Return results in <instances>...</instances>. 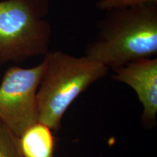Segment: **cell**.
I'll use <instances>...</instances> for the list:
<instances>
[{
  "mask_svg": "<svg viewBox=\"0 0 157 157\" xmlns=\"http://www.w3.org/2000/svg\"><path fill=\"white\" fill-rule=\"evenodd\" d=\"M157 5V0H99L97 7L101 10H108L118 7H129V6L148 5Z\"/></svg>",
  "mask_w": 157,
  "mask_h": 157,
  "instance_id": "8",
  "label": "cell"
},
{
  "mask_svg": "<svg viewBox=\"0 0 157 157\" xmlns=\"http://www.w3.org/2000/svg\"><path fill=\"white\" fill-rule=\"evenodd\" d=\"M44 60L36 96L38 120L52 131H58L70 105L109 69L85 56H74L60 50L50 51Z\"/></svg>",
  "mask_w": 157,
  "mask_h": 157,
  "instance_id": "2",
  "label": "cell"
},
{
  "mask_svg": "<svg viewBox=\"0 0 157 157\" xmlns=\"http://www.w3.org/2000/svg\"><path fill=\"white\" fill-rule=\"evenodd\" d=\"M53 131L42 122L35 123L19 137L23 157H53L56 138Z\"/></svg>",
  "mask_w": 157,
  "mask_h": 157,
  "instance_id": "6",
  "label": "cell"
},
{
  "mask_svg": "<svg viewBox=\"0 0 157 157\" xmlns=\"http://www.w3.org/2000/svg\"><path fill=\"white\" fill-rule=\"evenodd\" d=\"M50 0L0 2V64L50 52Z\"/></svg>",
  "mask_w": 157,
  "mask_h": 157,
  "instance_id": "3",
  "label": "cell"
},
{
  "mask_svg": "<svg viewBox=\"0 0 157 157\" xmlns=\"http://www.w3.org/2000/svg\"><path fill=\"white\" fill-rule=\"evenodd\" d=\"M113 71V79L132 88L142 104L143 127H154L157 116V58L135 60Z\"/></svg>",
  "mask_w": 157,
  "mask_h": 157,
  "instance_id": "5",
  "label": "cell"
},
{
  "mask_svg": "<svg viewBox=\"0 0 157 157\" xmlns=\"http://www.w3.org/2000/svg\"><path fill=\"white\" fill-rule=\"evenodd\" d=\"M85 56L114 71L157 53V5L148 4L105 10Z\"/></svg>",
  "mask_w": 157,
  "mask_h": 157,
  "instance_id": "1",
  "label": "cell"
},
{
  "mask_svg": "<svg viewBox=\"0 0 157 157\" xmlns=\"http://www.w3.org/2000/svg\"><path fill=\"white\" fill-rule=\"evenodd\" d=\"M98 1H99V0H98Z\"/></svg>",
  "mask_w": 157,
  "mask_h": 157,
  "instance_id": "9",
  "label": "cell"
},
{
  "mask_svg": "<svg viewBox=\"0 0 157 157\" xmlns=\"http://www.w3.org/2000/svg\"><path fill=\"white\" fill-rule=\"evenodd\" d=\"M0 157H23L19 137L0 121Z\"/></svg>",
  "mask_w": 157,
  "mask_h": 157,
  "instance_id": "7",
  "label": "cell"
},
{
  "mask_svg": "<svg viewBox=\"0 0 157 157\" xmlns=\"http://www.w3.org/2000/svg\"><path fill=\"white\" fill-rule=\"evenodd\" d=\"M45 68L43 60L32 68L12 66L0 84V121L20 137L38 122L37 91Z\"/></svg>",
  "mask_w": 157,
  "mask_h": 157,
  "instance_id": "4",
  "label": "cell"
}]
</instances>
